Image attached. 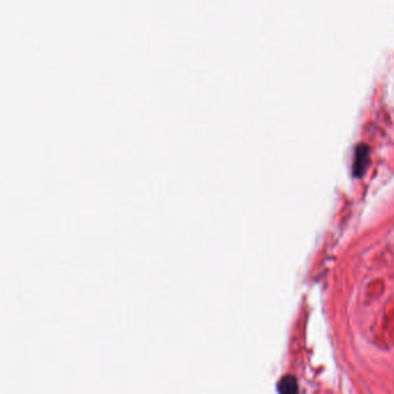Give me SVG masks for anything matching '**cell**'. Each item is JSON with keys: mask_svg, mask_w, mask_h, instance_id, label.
Masks as SVG:
<instances>
[{"mask_svg": "<svg viewBox=\"0 0 394 394\" xmlns=\"http://www.w3.org/2000/svg\"><path fill=\"white\" fill-rule=\"evenodd\" d=\"M369 163V148L367 146L361 145L357 147L355 161H354V176L360 178L364 175Z\"/></svg>", "mask_w": 394, "mask_h": 394, "instance_id": "1", "label": "cell"}, {"mask_svg": "<svg viewBox=\"0 0 394 394\" xmlns=\"http://www.w3.org/2000/svg\"><path fill=\"white\" fill-rule=\"evenodd\" d=\"M278 391L284 394H293L298 391V386H297V381L293 376H286L279 382L278 384Z\"/></svg>", "mask_w": 394, "mask_h": 394, "instance_id": "2", "label": "cell"}]
</instances>
